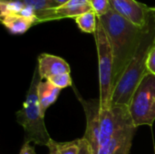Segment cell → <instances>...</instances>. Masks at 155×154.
<instances>
[{"mask_svg": "<svg viewBox=\"0 0 155 154\" xmlns=\"http://www.w3.org/2000/svg\"><path fill=\"white\" fill-rule=\"evenodd\" d=\"M98 19L104 25L113 50L114 90L124 70L134 58L143 36L146 26L144 28H140L133 25L111 8L105 15L99 16Z\"/></svg>", "mask_w": 155, "mask_h": 154, "instance_id": "cell-1", "label": "cell"}, {"mask_svg": "<svg viewBox=\"0 0 155 154\" xmlns=\"http://www.w3.org/2000/svg\"><path fill=\"white\" fill-rule=\"evenodd\" d=\"M154 45L155 25L151 12V17L146 25L140 45L134 58L124 70L121 79L113 90L111 105H129L134 91L145 74H148L146 61L151 49Z\"/></svg>", "mask_w": 155, "mask_h": 154, "instance_id": "cell-2", "label": "cell"}, {"mask_svg": "<svg viewBox=\"0 0 155 154\" xmlns=\"http://www.w3.org/2000/svg\"><path fill=\"white\" fill-rule=\"evenodd\" d=\"M41 80L43 79L36 66L22 108L16 112L15 116L17 123L24 129L25 143H34L35 144L47 147L52 138L46 130L45 114L41 112L37 95V87Z\"/></svg>", "mask_w": 155, "mask_h": 154, "instance_id": "cell-3", "label": "cell"}, {"mask_svg": "<svg viewBox=\"0 0 155 154\" xmlns=\"http://www.w3.org/2000/svg\"><path fill=\"white\" fill-rule=\"evenodd\" d=\"M94 34L98 54L100 108L102 111H105L111 107L113 93L114 54L106 32L99 19L97 29Z\"/></svg>", "mask_w": 155, "mask_h": 154, "instance_id": "cell-4", "label": "cell"}, {"mask_svg": "<svg viewBox=\"0 0 155 154\" xmlns=\"http://www.w3.org/2000/svg\"><path fill=\"white\" fill-rule=\"evenodd\" d=\"M128 108L135 128L153 126L155 121V75L145 74L134 91Z\"/></svg>", "mask_w": 155, "mask_h": 154, "instance_id": "cell-5", "label": "cell"}, {"mask_svg": "<svg viewBox=\"0 0 155 154\" xmlns=\"http://www.w3.org/2000/svg\"><path fill=\"white\" fill-rule=\"evenodd\" d=\"M99 124L102 134L108 140L124 130L135 128L126 105H111L105 111L100 109Z\"/></svg>", "mask_w": 155, "mask_h": 154, "instance_id": "cell-6", "label": "cell"}, {"mask_svg": "<svg viewBox=\"0 0 155 154\" xmlns=\"http://www.w3.org/2000/svg\"><path fill=\"white\" fill-rule=\"evenodd\" d=\"M77 97L81 101L86 116V130L84 138H85L91 145L93 154H96L102 146L111 140L106 139L101 133L99 124L100 102L99 100H84L78 93Z\"/></svg>", "mask_w": 155, "mask_h": 154, "instance_id": "cell-7", "label": "cell"}, {"mask_svg": "<svg viewBox=\"0 0 155 154\" xmlns=\"http://www.w3.org/2000/svg\"><path fill=\"white\" fill-rule=\"evenodd\" d=\"M110 7L116 14L132 23L144 28L151 17L152 8L136 0H109Z\"/></svg>", "mask_w": 155, "mask_h": 154, "instance_id": "cell-8", "label": "cell"}, {"mask_svg": "<svg viewBox=\"0 0 155 154\" xmlns=\"http://www.w3.org/2000/svg\"><path fill=\"white\" fill-rule=\"evenodd\" d=\"M91 10L93 8L89 0H70L59 7L41 12L35 17L38 24L64 18H75Z\"/></svg>", "mask_w": 155, "mask_h": 154, "instance_id": "cell-9", "label": "cell"}, {"mask_svg": "<svg viewBox=\"0 0 155 154\" xmlns=\"http://www.w3.org/2000/svg\"><path fill=\"white\" fill-rule=\"evenodd\" d=\"M37 62L38 71L43 80H47L62 74H70L71 71L67 62L56 55L41 54L38 56Z\"/></svg>", "mask_w": 155, "mask_h": 154, "instance_id": "cell-10", "label": "cell"}, {"mask_svg": "<svg viewBox=\"0 0 155 154\" xmlns=\"http://www.w3.org/2000/svg\"><path fill=\"white\" fill-rule=\"evenodd\" d=\"M135 130L136 128H131L117 133L102 146L96 154H129Z\"/></svg>", "mask_w": 155, "mask_h": 154, "instance_id": "cell-11", "label": "cell"}, {"mask_svg": "<svg viewBox=\"0 0 155 154\" xmlns=\"http://www.w3.org/2000/svg\"><path fill=\"white\" fill-rule=\"evenodd\" d=\"M0 19L5 27L14 34H22L36 24L35 19L28 18L17 14L0 15Z\"/></svg>", "mask_w": 155, "mask_h": 154, "instance_id": "cell-12", "label": "cell"}, {"mask_svg": "<svg viewBox=\"0 0 155 154\" xmlns=\"http://www.w3.org/2000/svg\"><path fill=\"white\" fill-rule=\"evenodd\" d=\"M61 89L54 86L47 80H41L37 87V95L41 112L45 113L46 110L56 101Z\"/></svg>", "mask_w": 155, "mask_h": 154, "instance_id": "cell-13", "label": "cell"}, {"mask_svg": "<svg viewBox=\"0 0 155 154\" xmlns=\"http://www.w3.org/2000/svg\"><path fill=\"white\" fill-rule=\"evenodd\" d=\"M75 22L79 27V29L84 33L94 34L97 29L98 24V16L94 13V10L86 12L84 14L80 15L75 17Z\"/></svg>", "mask_w": 155, "mask_h": 154, "instance_id": "cell-14", "label": "cell"}, {"mask_svg": "<svg viewBox=\"0 0 155 154\" xmlns=\"http://www.w3.org/2000/svg\"><path fill=\"white\" fill-rule=\"evenodd\" d=\"M47 148L50 151L49 154H78L79 140L68 143H57L52 139Z\"/></svg>", "mask_w": 155, "mask_h": 154, "instance_id": "cell-15", "label": "cell"}, {"mask_svg": "<svg viewBox=\"0 0 155 154\" xmlns=\"http://www.w3.org/2000/svg\"><path fill=\"white\" fill-rule=\"evenodd\" d=\"M22 3L25 6L31 8L34 12L35 16L43 11L55 8V5L53 0H17Z\"/></svg>", "mask_w": 155, "mask_h": 154, "instance_id": "cell-16", "label": "cell"}, {"mask_svg": "<svg viewBox=\"0 0 155 154\" xmlns=\"http://www.w3.org/2000/svg\"><path fill=\"white\" fill-rule=\"evenodd\" d=\"M51 84H53L54 86L60 88L61 90L69 86H72V78L70 74H62L55 76H53L49 79H47Z\"/></svg>", "mask_w": 155, "mask_h": 154, "instance_id": "cell-17", "label": "cell"}, {"mask_svg": "<svg viewBox=\"0 0 155 154\" xmlns=\"http://www.w3.org/2000/svg\"><path fill=\"white\" fill-rule=\"evenodd\" d=\"M89 2L98 17L105 15L111 8L109 0H89Z\"/></svg>", "mask_w": 155, "mask_h": 154, "instance_id": "cell-18", "label": "cell"}, {"mask_svg": "<svg viewBox=\"0 0 155 154\" xmlns=\"http://www.w3.org/2000/svg\"><path fill=\"white\" fill-rule=\"evenodd\" d=\"M146 69L149 74L155 75V45L151 49L147 61H146Z\"/></svg>", "mask_w": 155, "mask_h": 154, "instance_id": "cell-19", "label": "cell"}, {"mask_svg": "<svg viewBox=\"0 0 155 154\" xmlns=\"http://www.w3.org/2000/svg\"><path fill=\"white\" fill-rule=\"evenodd\" d=\"M78 154H93L91 145L85 138L79 139V152Z\"/></svg>", "mask_w": 155, "mask_h": 154, "instance_id": "cell-20", "label": "cell"}, {"mask_svg": "<svg viewBox=\"0 0 155 154\" xmlns=\"http://www.w3.org/2000/svg\"><path fill=\"white\" fill-rule=\"evenodd\" d=\"M19 154H36L35 153V148L33 146L30 145V143H24L21 150H20V152Z\"/></svg>", "mask_w": 155, "mask_h": 154, "instance_id": "cell-21", "label": "cell"}, {"mask_svg": "<svg viewBox=\"0 0 155 154\" xmlns=\"http://www.w3.org/2000/svg\"><path fill=\"white\" fill-rule=\"evenodd\" d=\"M68 1H70V0H53V2H54V4L55 5V8L56 7H59V6L63 5H64Z\"/></svg>", "mask_w": 155, "mask_h": 154, "instance_id": "cell-22", "label": "cell"}, {"mask_svg": "<svg viewBox=\"0 0 155 154\" xmlns=\"http://www.w3.org/2000/svg\"><path fill=\"white\" fill-rule=\"evenodd\" d=\"M152 15H153V20H154V25H155V7L152 8Z\"/></svg>", "mask_w": 155, "mask_h": 154, "instance_id": "cell-23", "label": "cell"}]
</instances>
